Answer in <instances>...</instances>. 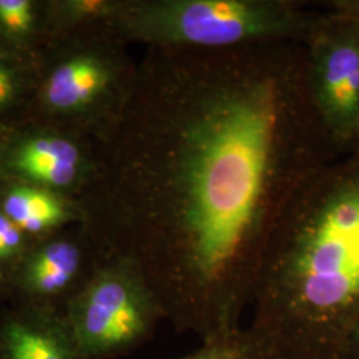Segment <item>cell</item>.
Instances as JSON below:
<instances>
[{"instance_id": "6da1fadb", "label": "cell", "mask_w": 359, "mask_h": 359, "mask_svg": "<svg viewBox=\"0 0 359 359\" xmlns=\"http://www.w3.org/2000/svg\"><path fill=\"white\" fill-rule=\"evenodd\" d=\"M107 139L104 253L133 262L164 318L203 339L240 326L278 218L341 157L297 40L151 48Z\"/></svg>"}, {"instance_id": "7a4b0ae2", "label": "cell", "mask_w": 359, "mask_h": 359, "mask_svg": "<svg viewBox=\"0 0 359 359\" xmlns=\"http://www.w3.org/2000/svg\"><path fill=\"white\" fill-rule=\"evenodd\" d=\"M250 308L261 346L333 359L338 330L359 334V152L325 165L285 208Z\"/></svg>"}, {"instance_id": "3957f363", "label": "cell", "mask_w": 359, "mask_h": 359, "mask_svg": "<svg viewBox=\"0 0 359 359\" xmlns=\"http://www.w3.org/2000/svg\"><path fill=\"white\" fill-rule=\"evenodd\" d=\"M316 16L298 0H120L107 27L151 48L221 51L304 41Z\"/></svg>"}, {"instance_id": "277c9868", "label": "cell", "mask_w": 359, "mask_h": 359, "mask_svg": "<svg viewBox=\"0 0 359 359\" xmlns=\"http://www.w3.org/2000/svg\"><path fill=\"white\" fill-rule=\"evenodd\" d=\"M63 317L81 358L111 359L142 346L164 314L133 262L104 255Z\"/></svg>"}, {"instance_id": "5b68a950", "label": "cell", "mask_w": 359, "mask_h": 359, "mask_svg": "<svg viewBox=\"0 0 359 359\" xmlns=\"http://www.w3.org/2000/svg\"><path fill=\"white\" fill-rule=\"evenodd\" d=\"M121 43L104 27L96 39L59 56L39 93L44 109L53 116L90 121L104 129L107 137L124 114L137 76Z\"/></svg>"}, {"instance_id": "8992f818", "label": "cell", "mask_w": 359, "mask_h": 359, "mask_svg": "<svg viewBox=\"0 0 359 359\" xmlns=\"http://www.w3.org/2000/svg\"><path fill=\"white\" fill-rule=\"evenodd\" d=\"M302 43L311 103L335 151L345 156L359 116V23L326 6Z\"/></svg>"}, {"instance_id": "52a82bcc", "label": "cell", "mask_w": 359, "mask_h": 359, "mask_svg": "<svg viewBox=\"0 0 359 359\" xmlns=\"http://www.w3.org/2000/svg\"><path fill=\"white\" fill-rule=\"evenodd\" d=\"M11 266V283L23 298L19 308L60 316L96 269H88L86 249L65 237L29 245Z\"/></svg>"}, {"instance_id": "ba28073f", "label": "cell", "mask_w": 359, "mask_h": 359, "mask_svg": "<svg viewBox=\"0 0 359 359\" xmlns=\"http://www.w3.org/2000/svg\"><path fill=\"white\" fill-rule=\"evenodd\" d=\"M3 163L8 179L55 192L84 184L96 167L77 142L55 132L10 133Z\"/></svg>"}, {"instance_id": "9c48e42d", "label": "cell", "mask_w": 359, "mask_h": 359, "mask_svg": "<svg viewBox=\"0 0 359 359\" xmlns=\"http://www.w3.org/2000/svg\"><path fill=\"white\" fill-rule=\"evenodd\" d=\"M1 359H83L60 314L29 308L0 317Z\"/></svg>"}, {"instance_id": "30bf717a", "label": "cell", "mask_w": 359, "mask_h": 359, "mask_svg": "<svg viewBox=\"0 0 359 359\" xmlns=\"http://www.w3.org/2000/svg\"><path fill=\"white\" fill-rule=\"evenodd\" d=\"M0 210L28 237L44 236L77 218L60 193L19 181L3 193Z\"/></svg>"}, {"instance_id": "8fae6325", "label": "cell", "mask_w": 359, "mask_h": 359, "mask_svg": "<svg viewBox=\"0 0 359 359\" xmlns=\"http://www.w3.org/2000/svg\"><path fill=\"white\" fill-rule=\"evenodd\" d=\"M44 28V6L34 0H0V51L20 57Z\"/></svg>"}, {"instance_id": "7c38bea8", "label": "cell", "mask_w": 359, "mask_h": 359, "mask_svg": "<svg viewBox=\"0 0 359 359\" xmlns=\"http://www.w3.org/2000/svg\"><path fill=\"white\" fill-rule=\"evenodd\" d=\"M120 0H53L44 6V28L62 32L75 27L108 26Z\"/></svg>"}, {"instance_id": "4fadbf2b", "label": "cell", "mask_w": 359, "mask_h": 359, "mask_svg": "<svg viewBox=\"0 0 359 359\" xmlns=\"http://www.w3.org/2000/svg\"><path fill=\"white\" fill-rule=\"evenodd\" d=\"M256 344L248 329L241 326L209 335L192 353L173 359H253Z\"/></svg>"}, {"instance_id": "5bb4252c", "label": "cell", "mask_w": 359, "mask_h": 359, "mask_svg": "<svg viewBox=\"0 0 359 359\" xmlns=\"http://www.w3.org/2000/svg\"><path fill=\"white\" fill-rule=\"evenodd\" d=\"M26 88V71L20 57L0 51V114L19 102Z\"/></svg>"}, {"instance_id": "9a60e30c", "label": "cell", "mask_w": 359, "mask_h": 359, "mask_svg": "<svg viewBox=\"0 0 359 359\" xmlns=\"http://www.w3.org/2000/svg\"><path fill=\"white\" fill-rule=\"evenodd\" d=\"M28 236L0 210V264H11L29 246Z\"/></svg>"}, {"instance_id": "2e32d148", "label": "cell", "mask_w": 359, "mask_h": 359, "mask_svg": "<svg viewBox=\"0 0 359 359\" xmlns=\"http://www.w3.org/2000/svg\"><path fill=\"white\" fill-rule=\"evenodd\" d=\"M252 335V334H250ZM255 339V338H253ZM256 344V353L253 359H327L314 357V355H306V354H299V353H292V351H285V350H277V348H270V347L261 346L259 344Z\"/></svg>"}, {"instance_id": "e0dca14e", "label": "cell", "mask_w": 359, "mask_h": 359, "mask_svg": "<svg viewBox=\"0 0 359 359\" xmlns=\"http://www.w3.org/2000/svg\"><path fill=\"white\" fill-rule=\"evenodd\" d=\"M329 7L359 23V0H335L329 3Z\"/></svg>"}, {"instance_id": "ac0fdd59", "label": "cell", "mask_w": 359, "mask_h": 359, "mask_svg": "<svg viewBox=\"0 0 359 359\" xmlns=\"http://www.w3.org/2000/svg\"><path fill=\"white\" fill-rule=\"evenodd\" d=\"M8 136H10V132L0 129V182L8 179L6 169H4V163H3V152H4V147H6V142H7Z\"/></svg>"}, {"instance_id": "d6986e66", "label": "cell", "mask_w": 359, "mask_h": 359, "mask_svg": "<svg viewBox=\"0 0 359 359\" xmlns=\"http://www.w3.org/2000/svg\"><path fill=\"white\" fill-rule=\"evenodd\" d=\"M351 152H359V116L358 121H357V127H355V133H354V139H353V145H351V151H350V154H351Z\"/></svg>"}, {"instance_id": "ffe728a7", "label": "cell", "mask_w": 359, "mask_h": 359, "mask_svg": "<svg viewBox=\"0 0 359 359\" xmlns=\"http://www.w3.org/2000/svg\"><path fill=\"white\" fill-rule=\"evenodd\" d=\"M357 338H358V341H359V334H358V337H357Z\"/></svg>"}, {"instance_id": "44dd1931", "label": "cell", "mask_w": 359, "mask_h": 359, "mask_svg": "<svg viewBox=\"0 0 359 359\" xmlns=\"http://www.w3.org/2000/svg\"><path fill=\"white\" fill-rule=\"evenodd\" d=\"M0 359H1V355H0Z\"/></svg>"}]
</instances>
